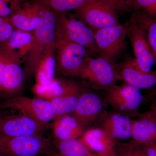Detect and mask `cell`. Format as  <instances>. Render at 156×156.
I'll return each mask as SVG.
<instances>
[{
    "instance_id": "cell-12",
    "label": "cell",
    "mask_w": 156,
    "mask_h": 156,
    "mask_svg": "<svg viewBox=\"0 0 156 156\" xmlns=\"http://www.w3.org/2000/svg\"><path fill=\"white\" fill-rule=\"evenodd\" d=\"M107 103L97 93L83 91L80 95L77 104L72 115L85 128L99 118L106 110Z\"/></svg>"
},
{
    "instance_id": "cell-20",
    "label": "cell",
    "mask_w": 156,
    "mask_h": 156,
    "mask_svg": "<svg viewBox=\"0 0 156 156\" xmlns=\"http://www.w3.org/2000/svg\"><path fill=\"white\" fill-rule=\"evenodd\" d=\"M53 121V134L56 139L58 140L78 139L86 130V128L72 115L56 117Z\"/></svg>"
},
{
    "instance_id": "cell-3",
    "label": "cell",
    "mask_w": 156,
    "mask_h": 156,
    "mask_svg": "<svg viewBox=\"0 0 156 156\" xmlns=\"http://www.w3.org/2000/svg\"><path fill=\"white\" fill-rule=\"evenodd\" d=\"M79 78L92 89L104 91L116 86L120 80L118 65L101 56L89 57L82 68Z\"/></svg>"
},
{
    "instance_id": "cell-14",
    "label": "cell",
    "mask_w": 156,
    "mask_h": 156,
    "mask_svg": "<svg viewBox=\"0 0 156 156\" xmlns=\"http://www.w3.org/2000/svg\"><path fill=\"white\" fill-rule=\"evenodd\" d=\"M118 65L120 80L137 89H151L156 87V71L144 72L136 66L134 58H128Z\"/></svg>"
},
{
    "instance_id": "cell-37",
    "label": "cell",
    "mask_w": 156,
    "mask_h": 156,
    "mask_svg": "<svg viewBox=\"0 0 156 156\" xmlns=\"http://www.w3.org/2000/svg\"></svg>"
},
{
    "instance_id": "cell-16",
    "label": "cell",
    "mask_w": 156,
    "mask_h": 156,
    "mask_svg": "<svg viewBox=\"0 0 156 156\" xmlns=\"http://www.w3.org/2000/svg\"><path fill=\"white\" fill-rule=\"evenodd\" d=\"M92 152L99 156H120L117 151V140L100 127L85 130L79 138Z\"/></svg>"
},
{
    "instance_id": "cell-13",
    "label": "cell",
    "mask_w": 156,
    "mask_h": 156,
    "mask_svg": "<svg viewBox=\"0 0 156 156\" xmlns=\"http://www.w3.org/2000/svg\"><path fill=\"white\" fill-rule=\"evenodd\" d=\"M100 127L115 140L132 139L133 120L118 112L105 110L98 121Z\"/></svg>"
},
{
    "instance_id": "cell-1",
    "label": "cell",
    "mask_w": 156,
    "mask_h": 156,
    "mask_svg": "<svg viewBox=\"0 0 156 156\" xmlns=\"http://www.w3.org/2000/svg\"><path fill=\"white\" fill-rule=\"evenodd\" d=\"M56 14L50 6L45 7L41 22L33 32L31 48L23 68L26 77L34 74L38 66L47 51L55 45Z\"/></svg>"
},
{
    "instance_id": "cell-15",
    "label": "cell",
    "mask_w": 156,
    "mask_h": 156,
    "mask_svg": "<svg viewBox=\"0 0 156 156\" xmlns=\"http://www.w3.org/2000/svg\"><path fill=\"white\" fill-rule=\"evenodd\" d=\"M21 58L17 53L10 50L0 92L7 98L16 95L23 86L26 76Z\"/></svg>"
},
{
    "instance_id": "cell-24",
    "label": "cell",
    "mask_w": 156,
    "mask_h": 156,
    "mask_svg": "<svg viewBox=\"0 0 156 156\" xmlns=\"http://www.w3.org/2000/svg\"><path fill=\"white\" fill-rule=\"evenodd\" d=\"M133 14L146 31L149 44L156 63V16L139 10H136Z\"/></svg>"
},
{
    "instance_id": "cell-8",
    "label": "cell",
    "mask_w": 156,
    "mask_h": 156,
    "mask_svg": "<svg viewBox=\"0 0 156 156\" xmlns=\"http://www.w3.org/2000/svg\"><path fill=\"white\" fill-rule=\"evenodd\" d=\"M93 32L99 56L115 62L127 48V26L120 23Z\"/></svg>"
},
{
    "instance_id": "cell-23",
    "label": "cell",
    "mask_w": 156,
    "mask_h": 156,
    "mask_svg": "<svg viewBox=\"0 0 156 156\" xmlns=\"http://www.w3.org/2000/svg\"><path fill=\"white\" fill-rule=\"evenodd\" d=\"M54 146L58 152L69 156H99L92 152L78 139L61 140L56 139Z\"/></svg>"
},
{
    "instance_id": "cell-21",
    "label": "cell",
    "mask_w": 156,
    "mask_h": 156,
    "mask_svg": "<svg viewBox=\"0 0 156 156\" xmlns=\"http://www.w3.org/2000/svg\"><path fill=\"white\" fill-rule=\"evenodd\" d=\"M56 73V56L54 45L47 51L36 70V83L48 86L55 79Z\"/></svg>"
},
{
    "instance_id": "cell-34",
    "label": "cell",
    "mask_w": 156,
    "mask_h": 156,
    "mask_svg": "<svg viewBox=\"0 0 156 156\" xmlns=\"http://www.w3.org/2000/svg\"><path fill=\"white\" fill-rule=\"evenodd\" d=\"M132 7H135L136 8V5H135V2L134 0H125Z\"/></svg>"
},
{
    "instance_id": "cell-2",
    "label": "cell",
    "mask_w": 156,
    "mask_h": 156,
    "mask_svg": "<svg viewBox=\"0 0 156 156\" xmlns=\"http://www.w3.org/2000/svg\"><path fill=\"white\" fill-rule=\"evenodd\" d=\"M130 7L125 0H92L75 11L77 18L94 32L120 24L118 11Z\"/></svg>"
},
{
    "instance_id": "cell-33",
    "label": "cell",
    "mask_w": 156,
    "mask_h": 156,
    "mask_svg": "<svg viewBox=\"0 0 156 156\" xmlns=\"http://www.w3.org/2000/svg\"><path fill=\"white\" fill-rule=\"evenodd\" d=\"M154 94L153 97H152L153 102L151 108L156 111V89L155 90L154 92Z\"/></svg>"
},
{
    "instance_id": "cell-17",
    "label": "cell",
    "mask_w": 156,
    "mask_h": 156,
    "mask_svg": "<svg viewBox=\"0 0 156 156\" xmlns=\"http://www.w3.org/2000/svg\"><path fill=\"white\" fill-rule=\"evenodd\" d=\"M46 5L42 0L20 7L9 17L11 24L15 29L33 32L41 22Z\"/></svg>"
},
{
    "instance_id": "cell-11",
    "label": "cell",
    "mask_w": 156,
    "mask_h": 156,
    "mask_svg": "<svg viewBox=\"0 0 156 156\" xmlns=\"http://www.w3.org/2000/svg\"><path fill=\"white\" fill-rule=\"evenodd\" d=\"M48 125L21 113L0 115V136L41 135Z\"/></svg>"
},
{
    "instance_id": "cell-10",
    "label": "cell",
    "mask_w": 156,
    "mask_h": 156,
    "mask_svg": "<svg viewBox=\"0 0 156 156\" xmlns=\"http://www.w3.org/2000/svg\"><path fill=\"white\" fill-rule=\"evenodd\" d=\"M15 110L39 122L48 124L54 119L50 101L37 98L15 96L0 101V109Z\"/></svg>"
},
{
    "instance_id": "cell-35",
    "label": "cell",
    "mask_w": 156,
    "mask_h": 156,
    "mask_svg": "<svg viewBox=\"0 0 156 156\" xmlns=\"http://www.w3.org/2000/svg\"><path fill=\"white\" fill-rule=\"evenodd\" d=\"M50 156H69L67 155H66L60 153L59 152H55L54 153L51 154V155Z\"/></svg>"
},
{
    "instance_id": "cell-22",
    "label": "cell",
    "mask_w": 156,
    "mask_h": 156,
    "mask_svg": "<svg viewBox=\"0 0 156 156\" xmlns=\"http://www.w3.org/2000/svg\"><path fill=\"white\" fill-rule=\"evenodd\" d=\"M33 35L32 32L15 29L7 43L10 50L17 53L21 58L28 55L31 48Z\"/></svg>"
},
{
    "instance_id": "cell-26",
    "label": "cell",
    "mask_w": 156,
    "mask_h": 156,
    "mask_svg": "<svg viewBox=\"0 0 156 156\" xmlns=\"http://www.w3.org/2000/svg\"><path fill=\"white\" fill-rule=\"evenodd\" d=\"M53 11L66 12L80 9L92 0H43Z\"/></svg>"
},
{
    "instance_id": "cell-9",
    "label": "cell",
    "mask_w": 156,
    "mask_h": 156,
    "mask_svg": "<svg viewBox=\"0 0 156 156\" xmlns=\"http://www.w3.org/2000/svg\"><path fill=\"white\" fill-rule=\"evenodd\" d=\"M127 34L133 48L136 66L144 72L151 71L156 63L155 59L149 44L146 31L133 14L127 26Z\"/></svg>"
},
{
    "instance_id": "cell-4",
    "label": "cell",
    "mask_w": 156,
    "mask_h": 156,
    "mask_svg": "<svg viewBox=\"0 0 156 156\" xmlns=\"http://www.w3.org/2000/svg\"><path fill=\"white\" fill-rule=\"evenodd\" d=\"M55 152L51 140L42 135L0 136V153L6 156H50Z\"/></svg>"
},
{
    "instance_id": "cell-27",
    "label": "cell",
    "mask_w": 156,
    "mask_h": 156,
    "mask_svg": "<svg viewBox=\"0 0 156 156\" xmlns=\"http://www.w3.org/2000/svg\"><path fill=\"white\" fill-rule=\"evenodd\" d=\"M117 151L120 156H147L142 146L133 140L128 143L117 142Z\"/></svg>"
},
{
    "instance_id": "cell-7",
    "label": "cell",
    "mask_w": 156,
    "mask_h": 156,
    "mask_svg": "<svg viewBox=\"0 0 156 156\" xmlns=\"http://www.w3.org/2000/svg\"><path fill=\"white\" fill-rule=\"evenodd\" d=\"M105 99L112 110L128 116L138 117L144 100L140 89L128 84L116 85L105 90Z\"/></svg>"
},
{
    "instance_id": "cell-28",
    "label": "cell",
    "mask_w": 156,
    "mask_h": 156,
    "mask_svg": "<svg viewBox=\"0 0 156 156\" xmlns=\"http://www.w3.org/2000/svg\"><path fill=\"white\" fill-rule=\"evenodd\" d=\"M14 30L9 17H0V45L8 42Z\"/></svg>"
},
{
    "instance_id": "cell-5",
    "label": "cell",
    "mask_w": 156,
    "mask_h": 156,
    "mask_svg": "<svg viewBox=\"0 0 156 156\" xmlns=\"http://www.w3.org/2000/svg\"><path fill=\"white\" fill-rule=\"evenodd\" d=\"M55 48L56 73L64 76L80 77L84 64L92 56L83 46L64 39L56 38Z\"/></svg>"
},
{
    "instance_id": "cell-32",
    "label": "cell",
    "mask_w": 156,
    "mask_h": 156,
    "mask_svg": "<svg viewBox=\"0 0 156 156\" xmlns=\"http://www.w3.org/2000/svg\"><path fill=\"white\" fill-rule=\"evenodd\" d=\"M147 156H156V142L141 145Z\"/></svg>"
},
{
    "instance_id": "cell-29",
    "label": "cell",
    "mask_w": 156,
    "mask_h": 156,
    "mask_svg": "<svg viewBox=\"0 0 156 156\" xmlns=\"http://www.w3.org/2000/svg\"><path fill=\"white\" fill-rule=\"evenodd\" d=\"M21 0H0V17H10L20 8Z\"/></svg>"
},
{
    "instance_id": "cell-19",
    "label": "cell",
    "mask_w": 156,
    "mask_h": 156,
    "mask_svg": "<svg viewBox=\"0 0 156 156\" xmlns=\"http://www.w3.org/2000/svg\"><path fill=\"white\" fill-rule=\"evenodd\" d=\"M132 139L140 145L156 142V111L151 108L133 120Z\"/></svg>"
},
{
    "instance_id": "cell-18",
    "label": "cell",
    "mask_w": 156,
    "mask_h": 156,
    "mask_svg": "<svg viewBox=\"0 0 156 156\" xmlns=\"http://www.w3.org/2000/svg\"><path fill=\"white\" fill-rule=\"evenodd\" d=\"M32 91L36 98L49 101L55 98L79 96L83 91L74 81L55 78L48 86L35 84Z\"/></svg>"
},
{
    "instance_id": "cell-31",
    "label": "cell",
    "mask_w": 156,
    "mask_h": 156,
    "mask_svg": "<svg viewBox=\"0 0 156 156\" xmlns=\"http://www.w3.org/2000/svg\"><path fill=\"white\" fill-rule=\"evenodd\" d=\"M137 9L150 15L156 16V0H134Z\"/></svg>"
},
{
    "instance_id": "cell-25",
    "label": "cell",
    "mask_w": 156,
    "mask_h": 156,
    "mask_svg": "<svg viewBox=\"0 0 156 156\" xmlns=\"http://www.w3.org/2000/svg\"><path fill=\"white\" fill-rule=\"evenodd\" d=\"M79 96L57 97L49 101L54 119L64 115L72 114L77 104Z\"/></svg>"
},
{
    "instance_id": "cell-36",
    "label": "cell",
    "mask_w": 156,
    "mask_h": 156,
    "mask_svg": "<svg viewBox=\"0 0 156 156\" xmlns=\"http://www.w3.org/2000/svg\"><path fill=\"white\" fill-rule=\"evenodd\" d=\"M0 156H6L5 155L3 154H2L1 153H0Z\"/></svg>"
},
{
    "instance_id": "cell-30",
    "label": "cell",
    "mask_w": 156,
    "mask_h": 156,
    "mask_svg": "<svg viewBox=\"0 0 156 156\" xmlns=\"http://www.w3.org/2000/svg\"><path fill=\"white\" fill-rule=\"evenodd\" d=\"M10 50L5 44L0 45V92L2 86L6 64Z\"/></svg>"
},
{
    "instance_id": "cell-6",
    "label": "cell",
    "mask_w": 156,
    "mask_h": 156,
    "mask_svg": "<svg viewBox=\"0 0 156 156\" xmlns=\"http://www.w3.org/2000/svg\"><path fill=\"white\" fill-rule=\"evenodd\" d=\"M56 14V38L64 39L86 48L94 57L99 56L94 32L78 18L64 12Z\"/></svg>"
}]
</instances>
